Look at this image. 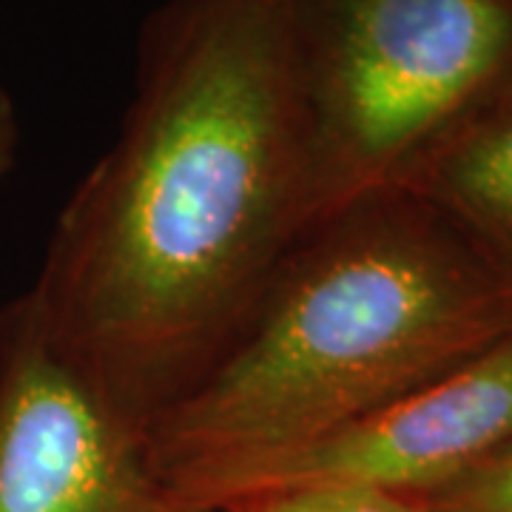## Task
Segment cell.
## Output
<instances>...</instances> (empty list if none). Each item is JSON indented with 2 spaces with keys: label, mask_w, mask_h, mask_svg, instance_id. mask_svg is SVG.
Listing matches in <instances>:
<instances>
[{
  "label": "cell",
  "mask_w": 512,
  "mask_h": 512,
  "mask_svg": "<svg viewBox=\"0 0 512 512\" xmlns=\"http://www.w3.org/2000/svg\"><path fill=\"white\" fill-rule=\"evenodd\" d=\"M18 117H15V106L9 100L6 89L0 86V183L6 180V174L15 165V154H18Z\"/></svg>",
  "instance_id": "obj_9"
},
{
  "label": "cell",
  "mask_w": 512,
  "mask_h": 512,
  "mask_svg": "<svg viewBox=\"0 0 512 512\" xmlns=\"http://www.w3.org/2000/svg\"><path fill=\"white\" fill-rule=\"evenodd\" d=\"M490 89L393 188L439 208L512 279V94Z\"/></svg>",
  "instance_id": "obj_6"
},
{
  "label": "cell",
  "mask_w": 512,
  "mask_h": 512,
  "mask_svg": "<svg viewBox=\"0 0 512 512\" xmlns=\"http://www.w3.org/2000/svg\"><path fill=\"white\" fill-rule=\"evenodd\" d=\"M421 501L433 512H512V441Z\"/></svg>",
  "instance_id": "obj_7"
},
{
  "label": "cell",
  "mask_w": 512,
  "mask_h": 512,
  "mask_svg": "<svg viewBox=\"0 0 512 512\" xmlns=\"http://www.w3.org/2000/svg\"><path fill=\"white\" fill-rule=\"evenodd\" d=\"M311 222L393 188L512 63V0H291Z\"/></svg>",
  "instance_id": "obj_3"
},
{
  "label": "cell",
  "mask_w": 512,
  "mask_h": 512,
  "mask_svg": "<svg viewBox=\"0 0 512 512\" xmlns=\"http://www.w3.org/2000/svg\"><path fill=\"white\" fill-rule=\"evenodd\" d=\"M0 512H202L18 296L0 311Z\"/></svg>",
  "instance_id": "obj_5"
},
{
  "label": "cell",
  "mask_w": 512,
  "mask_h": 512,
  "mask_svg": "<svg viewBox=\"0 0 512 512\" xmlns=\"http://www.w3.org/2000/svg\"><path fill=\"white\" fill-rule=\"evenodd\" d=\"M512 333V279L382 188L311 222L146 441L177 481L319 439Z\"/></svg>",
  "instance_id": "obj_2"
},
{
  "label": "cell",
  "mask_w": 512,
  "mask_h": 512,
  "mask_svg": "<svg viewBox=\"0 0 512 512\" xmlns=\"http://www.w3.org/2000/svg\"><path fill=\"white\" fill-rule=\"evenodd\" d=\"M512 441V333L393 402L274 456L183 478L202 512L293 490L433 493Z\"/></svg>",
  "instance_id": "obj_4"
},
{
  "label": "cell",
  "mask_w": 512,
  "mask_h": 512,
  "mask_svg": "<svg viewBox=\"0 0 512 512\" xmlns=\"http://www.w3.org/2000/svg\"><path fill=\"white\" fill-rule=\"evenodd\" d=\"M308 225L291 0H165L123 126L63 205L23 299L146 433Z\"/></svg>",
  "instance_id": "obj_1"
},
{
  "label": "cell",
  "mask_w": 512,
  "mask_h": 512,
  "mask_svg": "<svg viewBox=\"0 0 512 512\" xmlns=\"http://www.w3.org/2000/svg\"><path fill=\"white\" fill-rule=\"evenodd\" d=\"M228 512H433L413 495L376 490H293L251 498Z\"/></svg>",
  "instance_id": "obj_8"
}]
</instances>
